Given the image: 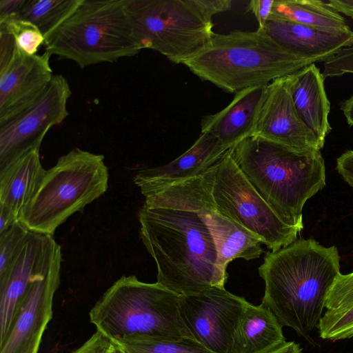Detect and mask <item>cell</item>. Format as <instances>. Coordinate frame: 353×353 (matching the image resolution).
Masks as SVG:
<instances>
[{
	"label": "cell",
	"mask_w": 353,
	"mask_h": 353,
	"mask_svg": "<svg viewBox=\"0 0 353 353\" xmlns=\"http://www.w3.org/2000/svg\"><path fill=\"white\" fill-rule=\"evenodd\" d=\"M141 241L157 269V282L176 294L225 288L211 232L198 212L157 195L138 212Z\"/></svg>",
	"instance_id": "obj_1"
},
{
	"label": "cell",
	"mask_w": 353,
	"mask_h": 353,
	"mask_svg": "<svg viewBox=\"0 0 353 353\" xmlns=\"http://www.w3.org/2000/svg\"><path fill=\"white\" fill-rule=\"evenodd\" d=\"M336 246L314 239H297L276 251L268 252L259 268L265 283L263 305L283 326L293 329L312 343L325 308L327 294L340 272Z\"/></svg>",
	"instance_id": "obj_2"
},
{
	"label": "cell",
	"mask_w": 353,
	"mask_h": 353,
	"mask_svg": "<svg viewBox=\"0 0 353 353\" xmlns=\"http://www.w3.org/2000/svg\"><path fill=\"white\" fill-rule=\"evenodd\" d=\"M230 150L242 172L280 219L303 230L305 202L326 185L321 151L296 152L256 137Z\"/></svg>",
	"instance_id": "obj_3"
},
{
	"label": "cell",
	"mask_w": 353,
	"mask_h": 353,
	"mask_svg": "<svg viewBox=\"0 0 353 353\" xmlns=\"http://www.w3.org/2000/svg\"><path fill=\"white\" fill-rule=\"evenodd\" d=\"M315 63L281 48L263 30L215 33L185 65L200 79L236 94Z\"/></svg>",
	"instance_id": "obj_4"
},
{
	"label": "cell",
	"mask_w": 353,
	"mask_h": 353,
	"mask_svg": "<svg viewBox=\"0 0 353 353\" xmlns=\"http://www.w3.org/2000/svg\"><path fill=\"white\" fill-rule=\"evenodd\" d=\"M179 295L157 282L122 276L90 311V322L114 344L192 339L180 315ZM195 340V339H194Z\"/></svg>",
	"instance_id": "obj_5"
},
{
	"label": "cell",
	"mask_w": 353,
	"mask_h": 353,
	"mask_svg": "<svg viewBox=\"0 0 353 353\" xmlns=\"http://www.w3.org/2000/svg\"><path fill=\"white\" fill-rule=\"evenodd\" d=\"M45 52L75 62L83 69L137 54L142 49L125 0H83L45 39Z\"/></svg>",
	"instance_id": "obj_6"
},
{
	"label": "cell",
	"mask_w": 353,
	"mask_h": 353,
	"mask_svg": "<svg viewBox=\"0 0 353 353\" xmlns=\"http://www.w3.org/2000/svg\"><path fill=\"white\" fill-rule=\"evenodd\" d=\"M142 49L183 64L214 34L212 17L232 8L231 0H125Z\"/></svg>",
	"instance_id": "obj_7"
},
{
	"label": "cell",
	"mask_w": 353,
	"mask_h": 353,
	"mask_svg": "<svg viewBox=\"0 0 353 353\" xmlns=\"http://www.w3.org/2000/svg\"><path fill=\"white\" fill-rule=\"evenodd\" d=\"M108 179L103 155L74 148L46 171L19 221L30 231L53 236L70 216L106 192Z\"/></svg>",
	"instance_id": "obj_8"
},
{
	"label": "cell",
	"mask_w": 353,
	"mask_h": 353,
	"mask_svg": "<svg viewBox=\"0 0 353 353\" xmlns=\"http://www.w3.org/2000/svg\"><path fill=\"white\" fill-rule=\"evenodd\" d=\"M215 208L274 252L297 240L302 229L285 223L236 163L229 149L203 174Z\"/></svg>",
	"instance_id": "obj_9"
},
{
	"label": "cell",
	"mask_w": 353,
	"mask_h": 353,
	"mask_svg": "<svg viewBox=\"0 0 353 353\" xmlns=\"http://www.w3.org/2000/svg\"><path fill=\"white\" fill-rule=\"evenodd\" d=\"M72 94L62 74H53L41 97L28 108L0 125V171L26 154L40 149L48 131L68 116Z\"/></svg>",
	"instance_id": "obj_10"
},
{
	"label": "cell",
	"mask_w": 353,
	"mask_h": 353,
	"mask_svg": "<svg viewBox=\"0 0 353 353\" xmlns=\"http://www.w3.org/2000/svg\"><path fill=\"white\" fill-rule=\"evenodd\" d=\"M249 304L225 288L179 296L180 315L193 338L214 353H230L238 325Z\"/></svg>",
	"instance_id": "obj_11"
},
{
	"label": "cell",
	"mask_w": 353,
	"mask_h": 353,
	"mask_svg": "<svg viewBox=\"0 0 353 353\" xmlns=\"http://www.w3.org/2000/svg\"><path fill=\"white\" fill-rule=\"evenodd\" d=\"M162 196L200 213L213 236L221 269L226 271L236 259L246 261L259 258L262 243L253 234L220 212L214 205L203 174L164 187Z\"/></svg>",
	"instance_id": "obj_12"
},
{
	"label": "cell",
	"mask_w": 353,
	"mask_h": 353,
	"mask_svg": "<svg viewBox=\"0 0 353 353\" xmlns=\"http://www.w3.org/2000/svg\"><path fill=\"white\" fill-rule=\"evenodd\" d=\"M61 261L59 245L21 302L8 333L0 343V353H38L44 331L52 317Z\"/></svg>",
	"instance_id": "obj_13"
},
{
	"label": "cell",
	"mask_w": 353,
	"mask_h": 353,
	"mask_svg": "<svg viewBox=\"0 0 353 353\" xmlns=\"http://www.w3.org/2000/svg\"><path fill=\"white\" fill-rule=\"evenodd\" d=\"M251 137L300 152H319L323 148L295 108L291 93V74L268 85Z\"/></svg>",
	"instance_id": "obj_14"
},
{
	"label": "cell",
	"mask_w": 353,
	"mask_h": 353,
	"mask_svg": "<svg viewBox=\"0 0 353 353\" xmlns=\"http://www.w3.org/2000/svg\"><path fill=\"white\" fill-rule=\"evenodd\" d=\"M58 245L52 235L29 231L15 261L0 276V343L33 281L48 265Z\"/></svg>",
	"instance_id": "obj_15"
},
{
	"label": "cell",
	"mask_w": 353,
	"mask_h": 353,
	"mask_svg": "<svg viewBox=\"0 0 353 353\" xmlns=\"http://www.w3.org/2000/svg\"><path fill=\"white\" fill-rule=\"evenodd\" d=\"M47 53L27 55L18 49L0 70V125L31 106L48 86L53 74Z\"/></svg>",
	"instance_id": "obj_16"
},
{
	"label": "cell",
	"mask_w": 353,
	"mask_h": 353,
	"mask_svg": "<svg viewBox=\"0 0 353 353\" xmlns=\"http://www.w3.org/2000/svg\"><path fill=\"white\" fill-rule=\"evenodd\" d=\"M228 150L210 133H201L194 144L171 162L139 170L134 184L145 196L158 189L203 174Z\"/></svg>",
	"instance_id": "obj_17"
},
{
	"label": "cell",
	"mask_w": 353,
	"mask_h": 353,
	"mask_svg": "<svg viewBox=\"0 0 353 353\" xmlns=\"http://www.w3.org/2000/svg\"><path fill=\"white\" fill-rule=\"evenodd\" d=\"M263 30L281 48L314 63L327 61L353 46V31L332 33L270 16Z\"/></svg>",
	"instance_id": "obj_18"
},
{
	"label": "cell",
	"mask_w": 353,
	"mask_h": 353,
	"mask_svg": "<svg viewBox=\"0 0 353 353\" xmlns=\"http://www.w3.org/2000/svg\"><path fill=\"white\" fill-rule=\"evenodd\" d=\"M267 87L264 85L241 90L225 108L204 115L201 120V133L211 134L228 150L251 137Z\"/></svg>",
	"instance_id": "obj_19"
},
{
	"label": "cell",
	"mask_w": 353,
	"mask_h": 353,
	"mask_svg": "<svg viewBox=\"0 0 353 353\" xmlns=\"http://www.w3.org/2000/svg\"><path fill=\"white\" fill-rule=\"evenodd\" d=\"M324 80L314 63L291 74V93L295 108L301 119L323 145L332 129L328 121L330 103Z\"/></svg>",
	"instance_id": "obj_20"
},
{
	"label": "cell",
	"mask_w": 353,
	"mask_h": 353,
	"mask_svg": "<svg viewBox=\"0 0 353 353\" xmlns=\"http://www.w3.org/2000/svg\"><path fill=\"white\" fill-rule=\"evenodd\" d=\"M282 327L268 307L249 303L236 330L230 353H268L286 341Z\"/></svg>",
	"instance_id": "obj_21"
},
{
	"label": "cell",
	"mask_w": 353,
	"mask_h": 353,
	"mask_svg": "<svg viewBox=\"0 0 353 353\" xmlns=\"http://www.w3.org/2000/svg\"><path fill=\"white\" fill-rule=\"evenodd\" d=\"M46 171L41 163L39 149L26 154L0 171V205L19 219L38 190Z\"/></svg>",
	"instance_id": "obj_22"
},
{
	"label": "cell",
	"mask_w": 353,
	"mask_h": 353,
	"mask_svg": "<svg viewBox=\"0 0 353 353\" xmlns=\"http://www.w3.org/2000/svg\"><path fill=\"white\" fill-rule=\"evenodd\" d=\"M271 16L332 33L350 30L343 15L327 1L274 0Z\"/></svg>",
	"instance_id": "obj_23"
},
{
	"label": "cell",
	"mask_w": 353,
	"mask_h": 353,
	"mask_svg": "<svg viewBox=\"0 0 353 353\" xmlns=\"http://www.w3.org/2000/svg\"><path fill=\"white\" fill-rule=\"evenodd\" d=\"M83 0H26L19 19L34 24L45 39L59 27Z\"/></svg>",
	"instance_id": "obj_24"
},
{
	"label": "cell",
	"mask_w": 353,
	"mask_h": 353,
	"mask_svg": "<svg viewBox=\"0 0 353 353\" xmlns=\"http://www.w3.org/2000/svg\"><path fill=\"white\" fill-rule=\"evenodd\" d=\"M116 345L126 353H214L192 339L130 341Z\"/></svg>",
	"instance_id": "obj_25"
},
{
	"label": "cell",
	"mask_w": 353,
	"mask_h": 353,
	"mask_svg": "<svg viewBox=\"0 0 353 353\" xmlns=\"http://www.w3.org/2000/svg\"><path fill=\"white\" fill-rule=\"evenodd\" d=\"M0 28L8 30L14 37L19 50L27 55H34L41 46L44 45L45 37L32 23L19 18L0 22Z\"/></svg>",
	"instance_id": "obj_26"
},
{
	"label": "cell",
	"mask_w": 353,
	"mask_h": 353,
	"mask_svg": "<svg viewBox=\"0 0 353 353\" xmlns=\"http://www.w3.org/2000/svg\"><path fill=\"white\" fill-rule=\"evenodd\" d=\"M317 329L323 339L338 341L353 337V306L342 312L327 310Z\"/></svg>",
	"instance_id": "obj_27"
},
{
	"label": "cell",
	"mask_w": 353,
	"mask_h": 353,
	"mask_svg": "<svg viewBox=\"0 0 353 353\" xmlns=\"http://www.w3.org/2000/svg\"><path fill=\"white\" fill-rule=\"evenodd\" d=\"M29 231L19 221L0 233V276L7 272L15 261Z\"/></svg>",
	"instance_id": "obj_28"
},
{
	"label": "cell",
	"mask_w": 353,
	"mask_h": 353,
	"mask_svg": "<svg viewBox=\"0 0 353 353\" xmlns=\"http://www.w3.org/2000/svg\"><path fill=\"white\" fill-rule=\"evenodd\" d=\"M353 306V272L338 276L325 301L327 310L342 312Z\"/></svg>",
	"instance_id": "obj_29"
},
{
	"label": "cell",
	"mask_w": 353,
	"mask_h": 353,
	"mask_svg": "<svg viewBox=\"0 0 353 353\" xmlns=\"http://www.w3.org/2000/svg\"><path fill=\"white\" fill-rule=\"evenodd\" d=\"M114 343L101 332L97 331L82 345L71 353H112Z\"/></svg>",
	"instance_id": "obj_30"
},
{
	"label": "cell",
	"mask_w": 353,
	"mask_h": 353,
	"mask_svg": "<svg viewBox=\"0 0 353 353\" xmlns=\"http://www.w3.org/2000/svg\"><path fill=\"white\" fill-rule=\"evenodd\" d=\"M274 0H251L248 4V10L252 12L259 24L258 29L263 30L270 19Z\"/></svg>",
	"instance_id": "obj_31"
},
{
	"label": "cell",
	"mask_w": 353,
	"mask_h": 353,
	"mask_svg": "<svg viewBox=\"0 0 353 353\" xmlns=\"http://www.w3.org/2000/svg\"><path fill=\"white\" fill-rule=\"evenodd\" d=\"M336 168L343 180L353 188V150H347L336 159Z\"/></svg>",
	"instance_id": "obj_32"
},
{
	"label": "cell",
	"mask_w": 353,
	"mask_h": 353,
	"mask_svg": "<svg viewBox=\"0 0 353 353\" xmlns=\"http://www.w3.org/2000/svg\"><path fill=\"white\" fill-rule=\"evenodd\" d=\"M26 0H0V22L19 17Z\"/></svg>",
	"instance_id": "obj_33"
},
{
	"label": "cell",
	"mask_w": 353,
	"mask_h": 353,
	"mask_svg": "<svg viewBox=\"0 0 353 353\" xmlns=\"http://www.w3.org/2000/svg\"><path fill=\"white\" fill-rule=\"evenodd\" d=\"M19 221L18 217L8 208L0 205V233Z\"/></svg>",
	"instance_id": "obj_34"
},
{
	"label": "cell",
	"mask_w": 353,
	"mask_h": 353,
	"mask_svg": "<svg viewBox=\"0 0 353 353\" xmlns=\"http://www.w3.org/2000/svg\"><path fill=\"white\" fill-rule=\"evenodd\" d=\"M327 1L339 12L353 19V0H329Z\"/></svg>",
	"instance_id": "obj_35"
},
{
	"label": "cell",
	"mask_w": 353,
	"mask_h": 353,
	"mask_svg": "<svg viewBox=\"0 0 353 353\" xmlns=\"http://www.w3.org/2000/svg\"><path fill=\"white\" fill-rule=\"evenodd\" d=\"M303 349L300 345L294 341H285L280 346L268 353H302Z\"/></svg>",
	"instance_id": "obj_36"
},
{
	"label": "cell",
	"mask_w": 353,
	"mask_h": 353,
	"mask_svg": "<svg viewBox=\"0 0 353 353\" xmlns=\"http://www.w3.org/2000/svg\"><path fill=\"white\" fill-rule=\"evenodd\" d=\"M341 110L350 126H353V94L341 103Z\"/></svg>",
	"instance_id": "obj_37"
},
{
	"label": "cell",
	"mask_w": 353,
	"mask_h": 353,
	"mask_svg": "<svg viewBox=\"0 0 353 353\" xmlns=\"http://www.w3.org/2000/svg\"><path fill=\"white\" fill-rule=\"evenodd\" d=\"M345 61L347 70L350 74H353V46L346 49Z\"/></svg>",
	"instance_id": "obj_38"
},
{
	"label": "cell",
	"mask_w": 353,
	"mask_h": 353,
	"mask_svg": "<svg viewBox=\"0 0 353 353\" xmlns=\"http://www.w3.org/2000/svg\"><path fill=\"white\" fill-rule=\"evenodd\" d=\"M114 348L112 353H126L123 350H122L119 345L114 344Z\"/></svg>",
	"instance_id": "obj_39"
}]
</instances>
